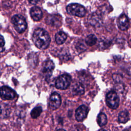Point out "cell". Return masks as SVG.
Here are the masks:
<instances>
[{
  "mask_svg": "<svg viewBox=\"0 0 131 131\" xmlns=\"http://www.w3.org/2000/svg\"><path fill=\"white\" fill-rule=\"evenodd\" d=\"M55 67L54 63L52 60H48L46 61L42 66V72L45 76L46 79L50 78L52 74V71Z\"/></svg>",
  "mask_w": 131,
  "mask_h": 131,
  "instance_id": "obj_8",
  "label": "cell"
},
{
  "mask_svg": "<svg viewBox=\"0 0 131 131\" xmlns=\"http://www.w3.org/2000/svg\"><path fill=\"white\" fill-rule=\"evenodd\" d=\"M29 2L32 5H35L40 0H28Z\"/></svg>",
  "mask_w": 131,
  "mask_h": 131,
  "instance_id": "obj_24",
  "label": "cell"
},
{
  "mask_svg": "<svg viewBox=\"0 0 131 131\" xmlns=\"http://www.w3.org/2000/svg\"><path fill=\"white\" fill-rule=\"evenodd\" d=\"M117 25L121 30H127L129 26V21L128 17L124 14H121L117 19Z\"/></svg>",
  "mask_w": 131,
  "mask_h": 131,
  "instance_id": "obj_11",
  "label": "cell"
},
{
  "mask_svg": "<svg viewBox=\"0 0 131 131\" xmlns=\"http://www.w3.org/2000/svg\"><path fill=\"white\" fill-rule=\"evenodd\" d=\"M5 41L4 37L0 35V52H3L5 50Z\"/></svg>",
  "mask_w": 131,
  "mask_h": 131,
  "instance_id": "obj_22",
  "label": "cell"
},
{
  "mask_svg": "<svg viewBox=\"0 0 131 131\" xmlns=\"http://www.w3.org/2000/svg\"><path fill=\"white\" fill-rule=\"evenodd\" d=\"M50 37L47 31L42 28L36 29L32 35V40L35 46L40 49H46L50 43Z\"/></svg>",
  "mask_w": 131,
  "mask_h": 131,
  "instance_id": "obj_1",
  "label": "cell"
},
{
  "mask_svg": "<svg viewBox=\"0 0 131 131\" xmlns=\"http://www.w3.org/2000/svg\"><path fill=\"white\" fill-rule=\"evenodd\" d=\"M98 131H107L106 130L104 129H100V130H99Z\"/></svg>",
  "mask_w": 131,
  "mask_h": 131,
  "instance_id": "obj_26",
  "label": "cell"
},
{
  "mask_svg": "<svg viewBox=\"0 0 131 131\" xmlns=\"http://www.w3.org/2000/svg\"><path fill=\"white\" fill-rule=\"evenodd\" d=\"M90 24L93 26H100L102 24V19L100 16L96 13L91 14L88 18Z\"/></svg>",
  "mask_w": 131,
  "mask_h": 131,
  "instance_id": "obj_13",
  "label": "cell"
},
{
  "mask_svg": "<svg viewBox=\"0 0 131 131\" xmlns=\"http://www.w3.org/2000/svg\"><path fill=\"white\" fill-rule=\"evenodd\" d=\"M42 107L40 106L35 107L31 112V116L33 119L37 118L39 117L42 112Z\"/></svg>",
  "mask_w": 131,
  "mask_h": 131,
  "instance_id": "obj_20",
  "label": "cell"
},
{
  "mask_svg": "<svg viewBox=\"0 0 131 131\" xmlns=\"http://www.w3.org/2000/svg\"><path fill=\"white\" fill-rule=\"evenodd\" d=\"M67 37V34L64 32L59 31L55 35V41L57 44L61 45L65 42Z\"/></svg>",
  "mask_w": 131,
  "mask_h": 131,
  "instance_id": "obj_17",
  "label": "cell"
},
{
  "mask_svg": "<svg viewBox=\"0 0 131 131\" xmlns=\"http://www.w3.org/2000/svg\"><path fill=\"white\" fill-rule=\"evenodd\" d=\"M97 121L100 126L105 125L107 123V117L105 114L103 113H100L97 116Z\"/></svg>",
  "mask_w": 131,
  "mask_h": 131,
  "instance_id": "obj_18",
  "label": "cell"
},
{
  "mask_svg": "<svg viewBox=\"0 0 131 131\" xmlns=\"http://www.w3.org/2000/svg\"><path fill=\"white\" fill-rule=\"evenodd\" d=\"M123 131H131V130H130V127H128V128H126V129H125L124 130H123Z\"/></svg>",
  "mask_w": 131,
  "mask_h": 131,
  "instance_id": "obj_25",
  "label": "cell"
},
{
  "mask_svg": "<svg viewBox=\"0 0 131 131\" xmlns=\"http://www.w3.org/2000/svg\"><path fill=\"white\" fill-rule=\"evenodd\" d=\"M66 9L69 14L79 17L84 16L86 14L85 8L82 5L77 3H72L68 5Z\"/></svg>",
  "mask_w": 131,
  "mask_h": 131,
  "instance_id": "obj_2",
  "label": "cell"
},
{
  "mask_svg": "<svg viewBox=\"0 0 131 131\" xmlns=\"http://www.w3.org/2000/svg\"><path fill=\"white\" fill-rule=\"evenodd\" d=\"M30 16L33 20L38 21L42 17V13L41 9L36 6L33 7L30 10Z\"/></svg>",
  "mask_w": 131,
  "mask_h": 131,
  "instance_id": "obj_12",
  "label": "cell"
},
{
  "mask_svg": "<svg viewBox=\"0 0 131 131\" xmlns=\"http://www.w3.org/2000/svg\"><path fill=\"white\" fill-rule=\"evenodd\" d=\"M61 102V97L58 93L54 92L51 95L49 98V106L51 110H55L58 108L60 106Z\"/></svg>",
  "mask_w": 131,
  "mask_h": 131,
  "instance_id": "obj_7",
  "label": "cell"
},
{
  "mask_svg": "<svg viewBox=\"0 0 131 131\" xmlns=\"http://www.w3.org/2000/svg\"><path fill=\"white\" fill-rule=\"evenodd\" d=\"M89 109L84 105L79 106L75 112V118L78 121H81L85 119L88 115Z\"/></svg>",
  "mask_w": 131,
  "mask_h": 131,
  "instance_id": "obj_10",
  "label": "cell"
},
{
  "mask_svg": "<svg viewBox=\"0 0 131 131\" xmlns=\"http://www.w3.org/2000/svg\"><path fill=\"white\" fill-rule=\"evenodd\" d=\"M113 78L114 81H115L117 82H119L122 79V77L118 74H114L113 76Z\"/></svg>",
  "mask_w": 131,
  "mask_h": 131,
  "instance_id": "obj_23",
  "label": "cell"
},
{
  "mask_svg": "<svg viewBox=\"0 0 131 131\" xmlns=\"http://www.w3.org/2000/svg\"><path fill=\"white\" fill-rule=\"evenodd\" d=\"M76 48L77 51H78L79 52H84V51H85L87 49L86 43L85 42H84L83 40L77 42L76 46Z\"/></svg>",
  "mask_w": 131,
  "mask_h": 131,
  "instance_id": "obj_21",
  "label": "cell"
},
{
  "mask_svg": "<svg viewBox=\"0 0 131 131\" xmlns=\"http://www.w3.org/2000/svg\"><path fill=\"white\" fill-rule=\"evenodd\" d=\"M11 112L10 106L5 103L0 104V118L2 119L7 118L9 117Z\"/></svg>",
  "mask_w": 131,
  "mask_h": 131,
  "instance_id": "obj_14",
  "label": "cell"
},
{
  "mask_svg": "<svg viewBox=\"0 0 131 131\" xmlns=\"http://www.w3.org/2000/svg\"><path fill=\"white\" fill-rule=\"evenodd\" d=\"M57 131H66V130L63 129H58Z\"/></svg>",
  "mask_w": 131,
  "mask_h": 131,
  "instance_id": "obj_27",
  "label": "cell"
},
{
  "mask_svg": "<svg viewBox=\"0 0 131 131\" xmlns=\"http://www.w3.org/2000/svg\"><path fill=\"white\" fill-rule=\"evenodd\" d=\"M71 77L67 74H64L59 76L55 81V87L60 90L67 89L71 82Z\"/></svg>",
  "mask_w": 131,
  "mask_h": 131,
  "instance_id": "obj_5",
  "label": "cell"
},
{
  "mask_svg": "<svg viewBox=\"0 0 131 131\" xmlns=\"http://www.w3.org/2000/svg\"><path fill=\"white\" fill-rule=\"evenodd\" d=\"M11 22L15 30L19 33H23L27 28V22L25 18L22 15L18 14L14 15L12 17Z\"/></svg>",
  "mask_w": 131,
  "mask_h": 131,
  "instance_id": "obj_3",
  "label": "cell"
},
{
  "mask_svg": "<svg viewBox=\"0 0 131 131\" xmlns=\"http://www.w3.org/2000/svg\"><path fill=\"white\" fill-rule=\"evenodd\" d=\"M97 38L94 34H90L86 36L85 39V43L88 46H92L97 42Z\"/></svg>",
  "mask_w": 131,
  "mask_h": 131,
  "instance_id": "obj_19",
  "label": "cell"
},
{
  "mask_svg": "<svg viewBox=\"0 0 131 131\" xmlns=\"http://www.w3.org/2000/svg\"><path fill=\"white\" fill-rule=\"evenodd\" d=\"M106 103L107 105L112 109H116L119 104V98L116 92L111 91L106 96Z\"/></svg>",
  "mask_w": 131,
  "mask_h": 131,
  "instance_id": "obj_4",
  "label": "cell"
},
{
  "mask_svg": "<svg viewBox=\"0 0 131 131\" xmlns=\"http://www.w3.org/2000/svg\"><path fill=\"white\" fill-rule=\"evenodd\" d=\"M1 25H0V29H1Z\"/></svg>",
  "mask_w": 131,
  "mask_h": 131,
  "instance_id": "obj_28",
  "label": "cell"
},
{
  "mask_svg": "<svg viewBox=\"0 0 131 131\" xmlns=\"http://www.w3.org/2000/svg\"><path fill=\"white\" fill-rule=\"evenodd\" d=\"M72 92L74 95H81L84 93V88L80 82L74 83L72 87Z\"/></svg>",
  "mask_w": 131,
  "mask_h": 131,
  "instance_id": "obj_15",
  "label": "cell"
},
{
  "mask_svg": "<svg viewBox=\"0 0 131 131\" xmlns=\"http://www.w3.org/2000/svg\"><path fill=\"white\" fill-rule=\"evenodd\" d=\"M16 92L8 86L0 88V97L3 100H12L16 96Z\"/></svg>",
  "mask_w": 131,
  "mask_h": 131,
  "instance_id": "obj_6",
  "label": "cell"
},
{
  "mask_svg": "<svg viewBox=\"0 0 131 131\" xmlns=\"http://www.w3.org/2000/svg\"><path fill=\"white\" fill-rule=\"evenodd\" d=\"M129 119V114L128 112L125 110L120 112L118 115V121L120 123H125Z\"/></svg>",
  "mask_w": 131,
  "mask_h": 131,
  "instance_id": "obj_16",
  "label": "cell"
},
{
  "mask_svg": "<svg viewBox=\"0 0 131 131\" xmlns=\"http://www.w3.org/2000/svg\"><path fill=\"white\" fill-rule=\"evenodd\" d=\"M46 23L52 27H60L61 23V17L59 14H52L49 15L46 19Z\"/></svg>",
  "mask_w": 131,
  "mask_h": 131,
  "instance_id": "obj_9",
  "label": "cell"
}]
</instances>
